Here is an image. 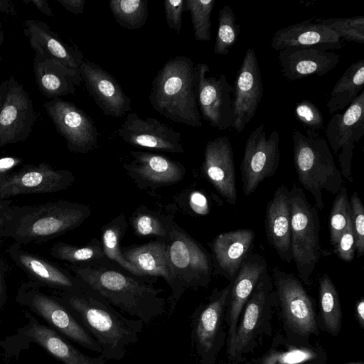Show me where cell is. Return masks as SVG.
Listing matches in <instances>:
<instances>
[{"label": "cell", "mask_w": 364, "mask_h": 364, "mask_svg": "<svg viewBox=\"0 0 364 364\" xmlns=\"http://www.w3.org/2000/svg\"><path fill=\"white\" fill-rule=\"evenodd\" d=\"M68 269L113 306L149 324L166 311L161 289L117 267L109 259L90 264H69Z\"/></svg>", "instance_id": "obj_1"}, {"label": "cell", "mask_w": 364, "mask_h": 364, "mask_svg": "<svg viewBox=\"0 0 364 364\" xmlns=\"http://www.w3.org/2000/svg\"><path fill=\"white\" fill-rule=\"evenodd\" d=\"M59 300L95 338L102 350L100 355L106 360L123 359L127 348L139 341L144 323L124 316L83 282L72 291L63 292Z\"/></svg>", "instance_id": "obj_2"}, {"label": "cell", "mask_w": 364, "mask_h": 364, "mask_svg": "<svg viewBox=\"0 0 364 364\" xmlns=\"http://www.w3.org/2000/svg\"><path fill=\"white\" fill-rule=\"evenodd\" d=\"M90 215L87 205L63 200L31 205H11L4 219L2 237L22 245L46 242L77 228Z\"/></svg>", "instance_id": "obj_3"}, {"label": "cell", "mask_w": 364, "mask_h": 364, "mask_svg": "<svg viewBox=\"0 0 364 364\" xmlns=\"http://www.w3.org/2000/svg\"><path fill=\"white\" fill-rule=\"evenodd\" d=\"M151 85L149 100L156 112L177 123L202 126L195 64L190 58L177 55L170 58L158 71Z\"/></svg>", "instance_id": "obj_4"}, {"label": "cell", "mask_w": 364, "mask_h": 364, "mask_svg": "<svg viewBox=\"0 0 364 364\" xmlns=\"http://www.w3.org/2000/svg\"><path fill=\"white\" fill-rule=\"evenodd\" d=\"M293 160L299 183L314 197L316 207H324L323 191L336 195L343 186L327 141L318 133L294 129L292 134Z\"/></svg>", "instance_id": "obj_5"}, {"label": "cell", "mask_w": 364, "mask_h": 364, "mask_svg": "<svg viewBox=\"0 0 364 364\" xmlns=\"http://www.w3.org/2000/svg\"><path fill=\"white\" fill-rule=\"evenodd\" d=\"M277 299L271 275L266 269L247 301L239 318L233 340L226 348L228 361L242 362L266 337L272 334L273 314Z\"/></svg>", "instance_id": "obj_6"}, {"label": "cell", "mask_w": 364, "mask_h": 364, "mask_svg": "<svg viewBox=\"0 0 364 364\" xmlns=\"http://www.w3.org/2000/svg\"><path fill=\"white\" fill-rule=\"evenodd\" d=\"M166 241L168 265L172 277L171 311L188 289L205 288L213 272L206 250L173 222Z\"/></svg>", "instance_id": "obj_7"}, {"label": "cell", "mask_w": 364, "mask_h": 364, "mask_svg": "<svg viewBox=\"0 0 364 364\" xmlns=\"http://www.w3.org/2000/svg\"><path fill=\"white\" fill-rule=\"evenodd\" d=\"M289 203L293 260L301 282L310 286L311 276L323 252L320 244L318 212L295 183L289 190Z\"/></svg>", "instance_id": "obj_8"}, {"label": "cell", "mask_w": 364, "mask_h": 364, "mask_svg": "<svg viewBox=\"0 0 364 364\" xmlns=\"http://www.w3.org/2000/svg\"><path fill=\"white\" fill-rule=\"evenodd\" d=\"M271 277L285 334L302 340L318 335L314 301L301 281L277 267L272 269Z\"/></svg>", "instance_id": "obj_9"}, {"label": "cell", "mask_w": 364, "mask_h": 364, "mask_svg": "<svg viewBox=\"0 0 364 364\" xmlns=\"http://www.w3.org/2000/svg\"><path fill=\"white\" fill-rule=\"evenodd\" d=\"M231 285L230 282L221 289H215L191 316V336L200 364H215L220 350L226 342L223 321Z\"/></svg>", "instance_id": "obj_10"}, {"label": "cell", "mask_w": 364, "mask_h": 364, "mask_svg": "<svg viewBox=\"0 0 364 364\" xmlns=\"http://www.w3.org/2000/svg\"><path fill=\"white\" fill-rule=\"evenodd\" d=\"M279 133L267 136L264 123L260 124L246 140L240 164L242 191L248 196L264 179L273 176L279 164Z\"/></svg>", "instance_id": "obj_11"}, {"label": "cell", "mask_w": 364, "mask_h": 364, "mask_svg": "<svg viewBox=\"0 0 364 364\" xmlns=\"http://www.w3.org/2000/svg\"><path fill=\"white\" fill-rule=\"evenodd\" d=\"M18 299L72 341L91 351L102 353L100 345L68 309L57 299L41 291L36 283L23 284Z\"/></svg>", "instance_id": "obj_12"}, {"label": "cell", "mask_w": 364, "mask_h": 364, "mask_svg": "<svg viewBox=\"0 0 364 364\" xmlns=\"http://www.w3.org/2000/svg\"><path fill=\"white\" fill-rule=\"evenodd\" d=\"M43 106L70 151L86 154L97 148L99 132L84 110L61 98L47 101Z\"/></svg>", "instance_id": "obj_13"}, {"label": "cell", "mask_w": 364, "mask_h": 364, "mask_svg": "<svg viewBox=\"0 0 364 364\" xmlns=\"http://www.w3.org/2000/svg\"><path fill=\"white\" fill-rule=\"evenodd\" d=\"M209 66L205 63L195 65L198 109L210 126L223 131L232 126L233 87L226 76H207Z\"/></svg>", "instance_id": "obj_14"}, {"label": "cell", "mask_w": 364, "mask_h": 364, "mask_svg": "<svg viewBox=\"0 0 364 364\" xmlns=\"http://www.w3.org/2000/svg\"><path fill=\"white\" fill-rule=\"evenodd\" d=\"M325 132L333 152L338 154L342 176L351 181L353 149L364 134L363 90L343 112L333 114Z\"/></svg>", "instance_id": "obj_15"}, {"label": "cell", "mask_w": 364, "mask_h": 364, "mask_svg": "<svg viewBox=\"0 0 364 364\" xmlns=\"http://www.w3.org/2000/svg\"><path fill=\"white\" fill-rule=\"evenodd\" d=\"M75 181L73 173L66 169H54L41 162L24 164L0 182V200L21 195L56 193L67 189Z\"/></svg>", "instance_id": "obj_16"}, {"label": "cell", "mask_w": 364, "mask_h": 364, "mask_svg": "<svg viewBox=\"0 0 364 364\" xmlns=\"http://www.w3.org/2000/svg\"><path fill=\"white\" fill-rule=\"evenodd\" d=\"M232 97V127L240 133L255 116L263 95V84L256 53L249 47L237 72Z\"/></svg>", "instance_id": "obj_17"}, {"label": "cell", "mask_w": 364, "mask_h": 364, "mask_svg": "<svg viewBox=\"0 0 364 364\" xmlns=\"http://www.w3.org/2000/svg\"><path fill=\"white\" fill-rule=\"evenodd\" d=\"M35 117L30 95L11 75L0 112V148L25 141L32 132Z\"/></svg>", "instance_id": "obj_18"}, {"label": "cell", "mask_w": 364, "mask_h": 364, "mask_svg": "<svg viewBox=\"0 0 364 364\" xmlns=\"http://www.w3.org/2000/svg\"><path fill=\"white\" fill-rule=\"evenodd\" d=\"M119 136L132 146L165 152L182 154L181 134L156 118L127 114L117 130Z\"/></svg>", "instance_id": "obj_19"}, {"label": "cell", "mask_w": 364, "mask_h": 364, "mask_svg": "<svg viewBox=\"0 0 364 364\" xmlns=\"http://www.w3.org/2000/svg\"><path fill=\"white\" fill-rule=\"evenodd\" d=\"M80 72L87 92L105 115L122 117L131 111V99L109 73L85 58Z\"/></svg>", "instance_id": "obj_20"}, {"label": "cell", "mask_w": 364, "mask_h": 364, "mask_svg": "<svg viewBox=\"0 0 364 364\" xmlns=\"http://www.w3.org/2000/svg\"><path fill=\"white\" fill-rule=\"evenodd\" d=\"M203 173L226 202L237 201L235 168L230 138L220 136L207 142L204 149Z\"/></svg>", "instance_id": "obj_21"}, {"label": "cell", "mask_w": 364, "mask_h": 364, "mask_svg": "<svg viewBox=\"0 0 364 364\" xmlns=\"http://www.w3.org/2000/svg\"><path fill=\"white\" fill-rule=\"evenodd\" d=\"M11 259L33 282L58 289L63 292L78 287L81 282L70 271L14 242L6 250Z\"/></svg>", "instance_id": "obj_22"}, {"label": "cell", "mask_w": 364, "mask_h": 364, "mask_svg": "<svg viewBox=\"0 0 364 364\" xmlns=\"http://www.w3.org/2000/svg\"><path fill=\"white\" fill-rule=\"evenodd\" d=\"M132 160L124 165L127 174L141 188L161 187L179 182L184 166L164 156L147 151H130Z\"/></svg>", "instance_id": "obj_23"}, {"label": "cell", "mask_w": 364, "mask_h": 364, "mask_svg": "<svg viewBox=\"0 0 364 364\" xmlns=\"http://www.w3.org/2000/svg\"><path fill=\"white\" fill-rule=\"evenodd\" d=\"M264 257L250 253L242 263L232 281L225 321L227 324L226 348L231 344L242 311L263 272L267 269Z\"/></svg>", "instance_id": "obj_24"}, {"label": "cell", "mask_w": 364, "mask_h": 364, "mask_svg": "<svg viewBox=\"0 0 364 364\" xmlns=\"http://www.w3.org/2000/svg\"><path fill=\"white\" fill-rule=\"evenodd\" d=\"M279 52L282 75L289 80L323 76L336 68L340 55L318 47H290Z\"/></svg>", "instance_id": "obj_25"}, {"label": "cell", "mask_w": 364, "mask_h": 364, "mask_svg": "<svg viewBox=\"0 0 364 364\" xmlns=\"http://www.w3.org/2000/svg\"><path fill=\"white\" fill-rule=\"evenodd\" d=\"M255 236L254 232L247 228L218 235L209 244L214 274L233 281L242 263L251 253Z\"/></svg>", "instance_id": "obj_26"}, {"label": "cell", "mask_w": 364, "mask_h": 364, "mask_svg": "<svg viewBox=\"0 0 364 364\" xmlns=\"http://www.w3.org/2000/svg\"><path fill=\"white\" fill-rule=\"evenodd\" d=\"M291 213L289 190L282 185L268 202L265 213V232L272 247L280 259L288 263L293 261L291 248Z\"/></svg>", "instance_id": "obj_27"}, {"label": "cell", "mask_w": 364, "mask_h": 364, "mask_svg": "<svg viewBox=\"0 0 364 364\" xmlns=\"http://www.w3.org/2000/svg\"><path fill=\"white\" fill-rule=\"evenodd\" d=\"M23 33L36 55L55 59L70 68L80 70L85 60L82 53L65 43L46 23L34 19L26 20Z\"/></svg>", "instance_id": "obj_28"}, {"label": "cell", "mask_w": 364, "mask_h": 364, "mask_svg": "<svg viewBox=\"0 0 364 364\" xmlns=\"http://www.w3.org/2000/svg\"><path fill=\"white\" fill-rule=\"evenodd\" d=\"M271 47L279 51L290 47L341 48L344 42L332 30L316 22L314 17L278 30L271 40Z\"/></svg>", "instance_id": "obj_29"}, {"label": "cell", "mask_w": 364, "mask_h": 364, "mask_svg": "<svg viewBox=\"0 0 364 364\" xmlns=\"http://www.w3.org/2000/svg\"><path fill=\"white\" fill-rule=\"evenodd\" d=\"M33 70L39 91L50 100L74 94L82 82L80 70L38 55L34 56Z\"/></svg>", "instance_id": "obj_30"}, {"label": "cell", "mask_w": 364, "mask_h": 364, "mask_svg": "<svg viewBox=\"0 0 364 364\" xmlns=\"http://www.w3.org/2000/svg\"><path fill=\"white\" fill-rule=\"evenodd\" d=\"M327 354L318 343L309 340L276 335L259 364H326Z\"/></svg>", "instance_id": "obj_31"}, {"label": "cell", "mask_w": 364, "mask_h": 364, "mask_svg": "<svg viewBox=\"0 0 364 364\" xmlns=\"http://www.w3.org/2000/svg\"><path fill=\"white\" fill-rule=\"evenodd\" d=\"M127 261L134 265L144 277H162L171 288L172 277L168 265L166 241L157 240L122 250Z\"/></svg>", "instance_id": "obj_32"}, {"label": "cell", "mask_w": 364, "mask_h": 364, "mask_svg": "<svg viewBox=\"0 0 364 364\" xmlns=\"http://www.w3.org/2000/svg\"><path fill=\"white\" fill-rule=\"evenodd\" d=\"M27 334L63 364H106L102 355L91 357L82 353L54 331L35 321Z\"/></svg>", "instance_id": "obj_33"}, {"label": "cell", "mask_w": 364, "mask_h": 364, "mask_svg": "<svg viewBox=\"0 0 364 364\" xmlns=\"http://www.w3.org/2000/svg\"><path fill=\"white\" fill-rule=\"evenodd\" d=\"M364 87V60L360 59L345 70L331 90L326 106L330 114L348 107Z\"/></svg>", "instance_id": "obj_34"}, {"label": "cell", "mask_w": 364, "mask_h": 364, "mask_svg": "<svg viewBox=\"0 0 364 364\" xmlns=\"http://www.w3.org/2000/svg\"><path fill=\"white\" fill-rule=\"evenodd\" d=\"M318 300L323 328L333 336H337L342 326V309L338 292L326 273L318 279Z\"/></svg>", "instance_id": "obj_35"}, {"label": "cell", "mask_w": 364, "mask_h": 364, "mask_svg": "<svg viewBox=\"0 0 364 364\" xmlns=\"http://www.w3.org/2000/svg\"><path fill=\"white\" fill-rule=\"evenodd\" d=\"M127 227L125 216L120 214L102 228L103 251L109 261L114 262L132 274L144 279L143 274L134 265L126 259L120 250L119 242L124 235Z\"/></svg>", "instance_id": "obj_36"}, {"label": "cell", "mask_w": 364, "mask_h": 364, "mask_svg": "<svg viewBox=\"0 0 364 364\" xmlns=\"http://www.w3.org/2000/svg\"><path fill=\"white\" fill-rule=\"evenodd\" d=\"M50 255L53 257L69 264H90L107 260L102 242L92 239L85 245H73L64 242L54 243Z\"/></svg>", "instance_id": "obj_37"}, {"label": "cell", "mask_w": 364, "mask_h": 364, "mask_svg": "<svg viewBox=\"0 0 364 364\" xmlns=\"http://www.w3.org/2000/svg\"><path fill=\"white\" fill-rule=\"evenodd\" d=\"M109 8L116 22L122 28L136 30L146 22V0H111L109 1Z\"/></svg>", "instance_id": "obj_38"}, {"label": "cell", "mask_w": 364, "mask_h": 364, "mask_svg": "<svg viewBox=\"0 0 364 364\" xmlns=\"http://www.w3.org/2000/svg\"><path fill=\"white\" fill-rule=\"evenodd\" d=\"M132 228L139 237L156 236L166 240L173 221L146 208H138L130 219Z\"/></svg>", "instance_id": "obj_39"}, {"label": "cell", "mask_w": 364, "mask_h": 364, "mask_svg": "<svg viewBox=\"0 0 364 364\" xmlns=\"http://www.w3.org/2000/svg\"><path fill=\"white\" fill-rule=\"evenodd\" d=\"M240 26L236 23V16L227 4L219 11L218 28L213 52L217 55H227L238 39Z\"/></svg>", "instance_id": "obj_40"}, {"label": "cell", "mask_w": 364, "mask_h": 364, "mask_svg": "<svg viewBox=\"0 0 364 364\" xmlns=\"http://www.w3.org/2000/svg\"><path fill=\"white\" fill-rule=\"evenodd\" d=\"M215 0H186V11H189L194 38L196 41H209L211 38V13Z\"/></svg>", "instance_id": "obj_41"}, {"label": "cell", "mask_w": 364, "mask_h": 364, "mask_svg": "<svg viewBox=\"0 0 364 364\" xmlns=\"http://www.w3.org/2000/svg\"><path fill=\"white\" fill-rule=\"evenodd\" d=\"M350 209L347 188L342 186L333 202L329 215V233L331 243L334 246L347 228L350 219Z\"/></svg>", "instance_id": "obj_42"}, {"label": "cell", "mask_w": 364, "mask_h": 364, "mask_svg": "<svg viewBox=\"0 0 364 364\" xmlns=\"http://www.w3.org/2000/svg\"><path fill=\"white\" fill-rule=\"evenodd\" d=\"M316 22L322 23L332 30L343 41L364 43V16L346 18H315Z\"/></svg>", "instance_id": "obj_43"}, {"label": "cell", "mask_w": 364, "mask_h": 364, "mask_svg": "<svg viewBox=\"0 0 364 364\" xmlns=\"http://www.w3.org/2000/svg\"><path fill=\"white\" fill-rule=\"evenodd\" d=\"M294 117L305 128L306 131L318 133L323 127V117L316 105L303 100L294 108Z\"/></svg>", "instance_id": "obj_44"}, {"label": "cell", "mask_w": 364, "mask_h": 364, "mask_svg": "<svg viewBox=\"0 0 364 364\" xmlns=\"http://www.w3.org/2000/svg\"><path fill=\"white\" fill-rule=\"evenodd\" d=\"M350 219L355 236L357 256L364 254V208L357 191H355L349 200Z\"/></svg>", "instance_id": "obj_45"}, {"label": "cell", "mask_w": 364, "mask_h": 364, "mask_svg": "<svg viewBox=\"0 0 364 364\" xmlns=\"http://www.w3.org/2000/svg\"><path fill=\"white\" fill-rule=\"evenodd\" d=\"M334 252L343 261L350 262L353 260L355 253V236L350 219L347 228L333 246Z\"/></svg>", "instance_id": "obj_46"}, {"label": "cell", "mask_w": 364, "mask_h": 364, "mask_svg": "<svg viewBox=\"0 0 364 364\" xmlns=\"http://www.w3.org/2000/svg\"><path fill=\"white\" fill-rule=\"evenodd\" d=\"M185 1L183 0H166L164 2L167 24L170 29L176 31L177 35L181 33L182 14L183 11H186Z\"/></svg>", "instance_id": "obj_47"}, {"label": "cell", "mask_w": 364, "mask_h": 364, "mask_svg": "<svg viewBox=\"0 0 364 364\" xmlns=\"http://www.w3.org/2000/svg\"><path fill=\"white\" fill-rule=\"evenodd\" d=\"M23 159L18 156H4L0 158V182L14 171L21 165Z\"/></svg>", "instance_id": "obj_48"}, {"label": "cell", "mask_w": 364, "mask_h": 364, "mask_svg": "<svg viewBox=\"0 0 364 364\" xmlns=\"http://www.w3.org/2000/svg\"><path fill=\"white\" fill-rule=\"evenodd\" d=\"M68 11L73 14H80L84 12L85 0H55Z\"/></svg>", "instance_id": "obj_49"}, {"label": "cell", "mask_w": 364, "mask_h": 364, "mask_svg": "<svg viewBox=\"0 0 364 364\" xmlns=\"http://www.w3.org/2000/svg\"><path fill=\"white\" fill-rule=\"evenodd\" d=\"M190 204L196 213H203L207 210L205 198L198 192H194L190 198Z\"/></svg>", "instance_id": "obj_50"}, {"label": "cell", "mask_w": 364, "mask_h": 364, "mask_svg": "<svg viewBox=\"0 0 364 364\" xmlns=\"http://www.w3.org/2000/svg\"><path fill=\"white\" fill-rule=\"evenodd\" d=\"M23 2L26 4H32L43 14L48 16H53L52 9L50 8L47 0H23Z\"/></svg>", "instance_id": "obj_51"}, {"label": "cell", "mask_w": 364, "mask_h": 364, "mask_svg": "<svg viewBox=\"0 0 364 364\" xmlns=\"http://www.w3.org/2000/svg\"><path fill=\"white\" fill-rule=\"evenodd\" d=\"M12 201L9 199L8 200H0V243L3 240L2 237V230L4 219L6 216L7 211L11 205Z\"/></svg>", "instance_id": "obj_52"}, {"label": "cell", "mask_w": 364, "mask_h": 364, "mask_svg": "<svg viewBox=\"0 0 364 364\" xmlns=\"http://www.w3.org/2000/svg\"><path fill=\"white\" fill-rule=\"evenodd\" d=\"M355 316L358 325L364 329V297L363 296L355 303Z\"/></svg>", "instance_id": "obj_53"}, {"label": "cell", "mask_w": 364, "mask_h": 364, "mask_svg": "<svg viewBox=\"0 0 364 364\" xmlns=\"http://www.w3.org/2000/svg\"><path fill=\"white\" fill-rule=\"evenodd\" d=\"M6 266L2 257L0 256V302L5 296V273Z\"/></svg>", "instance_id": "obj_54"}, {"label": "cell", "mask_w": 364, "mask_h": 364, "mask_svg": "<svg viewBox=\"0 0 364 364\" xmlns=\"http://www.w3.org/2000/svg\"><path fill=\"white\" fill-rule=\"evenodd\" d=\"M8 86V79L5 80L0 84V112L5 100Z\"/></svg>", "instance_id": "obj_55"}, {"label": "cell", "mask_w": 364, "mask_h": 364, "mask_svg": "<svg viewBox=\"0 0 364 364\" xmlns=\"http://www.w3.org/2000/svg\"><path fill=\"white\" fill-rule=\"evenodd\" d=\"M4 41V33L3 31V28L1 26V20H0V47L2 46Z\"/></svg>", "instance_id": "obj_56"}, {"label": "cell", "mask_w": 364, "mask_h": 364, "mask_svg": "<svg viewBox=\"0 0 364 364\" xmlns=\"http://www.w3.org/2000/svg\"><path fill=\"white\" fill-rule=\"evenodd\" d=\"M347 364H364V363L363 361L360 360V361L351 362V363H349Z\"/></svg>", "instance_id": "obj_57"}]
</instances>
